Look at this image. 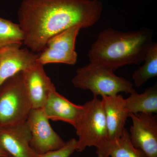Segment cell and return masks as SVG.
I'll return each mask as SVG.
<instances>
[{
    "instance_id": "1",
    "label": "cell",
    "mask_w": 157,
    "mask_h": 157,
    "mask_svg": "<svg viewBox=\"0 0 157 157\" xmlns=\"http://www.w3.org/2000/svg\"><path fill=\"white\" fill-rule=\"evenodd\" d=\"M103 8L97 0H23L18 11L23 43L40 53L61 32L74 26L87 28L95 24Z\"/></svg>"
},
{
    "instance_id": "2",
    "label": "cell",
    "mask_w": 157,
    "mask_h": 157,
    "mask_svg": "<svg viewBox=\"0 0 157 157\" xmlns=\"http://www.w3.org/2000/svg\"><path fill=\"white\" fill-rule=\"evenodd\" d=\"M152 36L146 28L127 32L106 29L92 45L89 59L113 71L126 65L140 64L154 42Z\"/></svg>"
},
{
    "instance_id": "3",
    "label": "cell",
    "mask_w": 157,
    "mask_h": 157,
    "mask_svg": "<svg viewBox=\"0 0 157 157\" xmlns=\"http://www.w3.org/2000/svg\"><path fill=\"white\" fill-rule=\"evenodd\" d=\"M113 72L104 66L90 62L88 64L77 69L72 83L77 88L89 90L95 98L136 92L132 82L117 76Z\"/></svg>"
},
{
    "instance_id": "4",
    "label": "cell",
    "mask_w": 157,
    "mask_h": 157,
    "mask_svg": "<svg viewBox=\"0 0 157 157\" xmlns=\"http://www.w3.org/2000/svg\"><path fill=\"white\" fill-rule=\"evenodd\" d=\"M32 109L24 85L22 72L0 85V128L25 122Z\"/></svg>"
},
{
    "instance_id": "5",
    "label": "cell",
    "mask_w": 157,
    "mask_h": 157,
    "mask_svg": "<svg viewBox=\"0 0 157 157\" xmlns=\"http://www.w3.org/2000/svg\"><path fill=\"white\" fill-rule=\"evenodd\" d=\"M82 114L76 124L78 139L76 151L81 152L87 147L99 149L108 141V135L104 108L101 100L94 97L83 104Z\"/></svg>"
},
{
    "instance_id": "6",
    "label": "cell",
    "mask_w": 157,
    "mask_h": 157,
    "mask_svg": "<svg viewBox=\"0 0 157 157\" xmlns=\"http://www.w3.org/2000/svg\"><path fill=\"white\" fill-rule=\"evenodd\" d=\"M42 108L32 109L27 120L31 134V147L41 154L56 150L66 142L54 131Z\"/></svg>"
},
{
    "instance_id": "7",
    "label": "cell",
    "mask_w": 157,
    "mask_h": 157,
    "mask_svg": "<svg viewBox=\"0 0 157 157\" xmlns=\"http://www.w3.org/2000/svg\"><path fill=\"white\" fill-rule=\"evenodd\" d=\"M130 139L145 157H157V118L151 113L131 114Z\"/></svg>"
},
{
    "instance_id": "8",
    "label": "cell",
    "mask_w": 157,
    "mask_h": 157,
    "mask_svg": "<svg viewBox=\"0 0 157 157\" xmlns=\"http://www.w3.org/2000/svg\"><path fill=\"white\" fill-rule=\"evenodd\" d=\"M23 81L33 109L44 107L51 93L56 90L44 69L37 63L22 72Z\"/></svg>"
},
{
    "instance_id": "9",
    "label": "cell",
    "mask_w": 157,
    "mask_h": 157,
    "mask_svg": "<svg viewBox=\"0 0 157 157\" xmlns=\"http://www.w3.org/2000/svg\"><path fill=\"white\" fill-rule=\"evenodd\" d=\"M30 130L27 121L0 128V148L12 157H35L31 147Z\"/></svg>"
},
{
    "instance_id": "10",
    "label": "cell",
    "mask_w": 157,
    "mask_h": 157,
    "mask_svg": "<svg viewBox=\"0 0 157 157\" xmlns=\"http://www.w3.org/2000/svg\"><path fill=\"white\" fill-rule=\"evenodd\" d=\"M20 48L9 45L0 49V85L8 78L38 63L39 53Z\"/></svg>"
},
{
    "instance_id": "11",
    "label": "cell",
    "mask_w": 157,
    "mask_h": 157,
    "mask_svg": "<svg viewBox=\"0 0 157 157\" xmlns=\"http://www.w3.org/2000/svg\"><path fill=\"white\" fill-rule=\"evenodd\" d=\"M101 97L107 124L108 141H112L122 134L129 114L125 107L124 98L121 95L117 94Z\"/></svg>"
},
{
    "instance_id": "12",
    "label": "cell",
    "mask_w": 157,
    "mask_h": 157,
    "mask_svg": "<svg viewBox=\"0 0 157 157\" xmlns=\"http://www.w3.org/2000/svg\"><path fill=\"white\" fill-rule=\"evenodd\" d=\"M42 109L48 119L64 122L75 128L83 112V106L73 104L55 90L51 93Z\"/></svg>"
},
{
    "instance_id": "13",
    "label": "cell",
    "mask_w": 157,
    "mask_h": 157,
    "mask_svg": "<svg viewBox=\"0 0 157 157\" xmlns=\"http://www.w3.org/2000/svg\"><path fill=\"white\" fill-rule=\"evenodd\" d=\"M125 107L131 114L154 113L157 112V86L155 84L141 94L136 92L124 99Z\"/></svg>"
},
{
    "instance_id": "14",
    "label": "cell",
    "mask_w": 157,
    "mask_h": 157,
    "mask_svg": "<svg viewBox=\"0 0 157 157\" xmlns=\"http://www.w3.org/2000/svg\"><path fill=\"white\" fill-rule=\"evenodd\" d=\"M98 157H145L131 142L129 132L125 128L117 139L107 141L96 151Z\"/></svg>"
},
{
    "instance_id": "15",
    "label": "cell",
    "mask_w": 157,
    "mask_h": 157,
    "mask_svg": "<svg viewBox=\"0 0 157 157\" xmlns=\"http://www.w3.org/2000/svg\"><path fill=\"white\" fill-rule=\"evenodd\" d=\"M141 67L135 70L132 78L136 87H139L157 76V44L153 42L149 48Z\"/></svg>"
},
{
    "instance_id": "16",
    "label": "cell",
    "mask_w": 157,
    "mask_h": 157,
    "mask_svg": "<svg viewBox=\"0 0 157 157\" xmlns=\"http://www.w3.org/2000/svg\"><path fill=\"white\" fill-rule=\"evenodd\" d=\"M81 29L76 25L61 32L48 40L46 47L65 52H75L76 37Z\"/></svg>"
},
{
    "instance_id": "17",
    "label": "cell",
    "mask_w": 157,
    "mask_h": 157,
    "mask_svg": "<svg viewBox=\"0 0 157 157\" xmlns=\"http://www.w3.org/2000/svg\"><path fill=\"white\" fill-rule=\"evenodd\" d=\"M24 36L18 24L0 17V49L9 46H21Z\"/></svg>"
},
{
    "instance_id": "18",
    "label": "cell",
    "mask_w": 157,
    "mask_h": 157,
    "mask_svg": "<svg viewBox=\"0 0 157 157\" xmlns=\"http://www.w3.org/2000/svg\"><path fill=\"white\" fill-rule=\"evenodd\" d=\"M39 54L37 62L45 65L49 63H63L74 65L76 63L77 54L76 52H67L46 47Z\"/></svg>"
},
{
    "instance_id": "19",
    "label": "cell",
    "mask_w": 157,
    "mask_h": 157,
    "mask_svg": "<svg viewBox=\"0 0 157 157\" xmlns=\"http://www.w3.org/2000/svg\"><path fill=\"white\" fill-rule=\"evenodd\" d=\"M76 143L77 140L72 138L61 148L41 154H37L35 157H70L76 151Z\"/></svg>"
},
{
    "instance_id": "20",
    "label": "cell",
    "mask_w": 157,
    "mask_h": 157,
    "mask_svg": "<svg viewBox=\"0 0 157 157\" xmlns=\"http://www.w3.org/2000/svg\"><path fill=\"white\" fill-rule=\"evenodd\" d=\"M9 156V155L6 152L0 148V157H6Z\"/></svg>"
},
{
    "instance_id": "21",
    "label": "cell",
    "mask_w": 157,
    "mask_h": 157,
    "mask_svg": "<svg viewBox=\"0 0 157 157\" xmlns=\"http://www.w3.org/2000/svg\"><path fill=\"white\" fill-rule=\"evenodd\" d=\"M97 1H101V2H102V1H104V0H97Z\"/></svg>"
},
{
    "instance_id": "22",
    "label": "cell",
    "mask_w": 157,
    "mask_h": 157,
    "mask_svg": "<svg viewBox=\"0 0 157 157\" xmlns=\"http://www.w3.org/2000/svg\"><path fill=\"white\" fill-rule=\"evenodd\" d=\"M11 157V156H8V157Z\"/></svg>"
}]
</instances>
